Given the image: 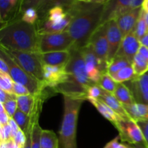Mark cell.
Returning a JSON list of instances; mask_svg holds the SVG:
<instances>
[{
  "label": "cell",
  "mask_w": 148,
  "mask_h": 148,
  "mask_svg": "<svg viewBox=\"0 0 148 148\" xmlns=\"http://www.w3.org/2000/svg\"><path fill=\"white\" fill-rule=\"evenodd\" d=\"M104 4L77 1L69 10L73 18L68 27L74 41L72 48L81 49L89 43L92 33L101 25Z\"/></svg>",
  "instance_id": "6da1fadb"
},
{
  "label": "cell",
  "mask_w": 148,
  "mask_h": 148,
  "mask_svg": "<svg viewBox=\"0 0 148 148\" xmlns=\"http://www.w3.org/2000/svg\"><path fill=\"white\" fill-rule=\"evenodd\" d=\"M39 34L36 25L17 19L1 27L0 45L10 51L38 53Z\"/></svg>",
  "instance_id": "7a4b0ae2"
},
{
  "label": "cell",
  "mask_w": 148,
  "mask_h": 148,
  "mask_svg": "<svg viewBox=\"0 0 148 148\" xmlns=\"http://www.w3.org/2000/svg\"><path fill=\"white\" fill-rule=\"evenodd\" d=\"M70 53V58L66 65L67 78L64 83L53 90L54 92L63 95L82 98L86 101L88 88L95 84L88 77L80 49L72 48Z\"/></svg>",
  "instance_id": "3957f363"
},
{
  "label": "cell",
  "mask_w": 148,
  "mask_h": 148,
  "mask_svg": "<svg viewBox=\"0 0 148 148\" xmlns=\"http://www.w3.org/2000/svg\"><path fill=\"white\" fill-rule=\"evenodd\" d=\"M85 100L64 95V116L59 131V147L77 148V127L82 103Z\"/></svg>",
  "instance_id": "277c9868"
},
{
  "label": "cell",
  "mask_w": 148,
  "mask_h": 148,
  "mask_svg": "<svg viewBox=\"0 0 148 148\" xmlns=\"http://www.w3.org/2000/svg\"><path fill=\"white\" fill-rule=\"evenodd\" d=\"M73 18V14L69 10L62 7L52 8L47 13L45 18L38 20L36 28L39 35L60 33L67 30Z\"/></svg>",
  "instance_id": "5b68a950"
},
{
  "label": "cell",
  "mask_w": 148,
  "mask_h": 148,
  "mask_svg": "<svg viewBox=\"0 0 148 148\" xmlns=\"http://www.w3.org/2000/svg\"><path fill=\"white\" fill-rule=\"evenodd\" d=\"M6 53L30 76L44 85V64L42 62L39 53L10 51L1 47ZM46 87V86H45Z\"/></svg>",
  "instance_id": "8992f818"
},
{
  "label": "cell",
  "mask_w": 148,
  "mask_h": 148,
  "mask_svg": "<svg viewBox=\"0 0 148 148\" xmlns=\"http://www.w3.org/2000/svg\"><path fill=\"white\" fill-rule=\"evenodd\" d=\"M0 57L2 58L7 64L10 69V75L14 82L23 85L28 89L31 95H40L46 88L42 83L30 76L22 67H20L7 53L1 48Z\"/></svg>",
  "instance_id": "52a82bcc"
},
{
  "label": "cell",
  "mask_w": 148,
  "mask_h": 148,
  "mask_svg": "<svg viewBox=\"0 0 148 148\" xmlns=\"http://www.w3.org/2000/svg\"><path fill=\"white\" fill-rule=\"evenodd\" d=\"M74 41L67 30L60 33L39 35L38 53L69 51Z\"/></svg>",
  "instance_id": "ba28073f"
},
{
  "label": "cell",
  "mask_w": 148,
  "mask_h": 148,
  "mask_svg": "<svg viewBox=\"0 0 148 148\" xmlns=\"http://www.w3.org/2000/svg\"><path fill=\"white\" fill-rule=\"evenodd\" d=\"M144 0H108L103 7L101 24L116 20L122 14L142 7Z\"/></svg>",
  "instance_id": "9c48e42d"
},
{
  "label": "cell",
  "mask_w": 148,
  "mask_h": 148,
  "mask_svg": "<svg viewBox=\"0 0 148 148\" xmlns=\"http://www.w3.org/2000/svg\"><path fill=\"white\" fill-rule=\"evenodd\" d=\"M119 131V136L122 142L132 145H140L145 147L143 132L136 121L131 118H123L114 124Z\"/></svg>",
  "instance_id": "30bf717a"
},
{
  "label": "cell",
  "mask_w": 148,
  "mask_h": 148,
  "mask_svg": "<svg viewBox=\"0 0 148 148\" xmlns=\"http://www.w3.org/2000/svg\"><path fill=\"white\" fill-rule=\"evenodd\" d=\"M80 51L85 60L88 77L93 83L98 84L102 75L107 72L108 64L97 56L90 45L88 44Z\"/></svg>",
  "instance_id": "8fae6325"
},
{
  "label": "cell",
  "mask_w": 148,
  "mask_h": 148,
  "mask_svg": "<svg viewBox=\"0 0 148 148\" xmlns=\"http://www.w3.org/2000/svg\"><path fill=\"white\" fill-rule=\"evenodd\" d=\"M88 45L99 59L107 64L108 55V43L107 38V23L101 24L92 33Z\"/></svg>",
  "instance_id": "7c38bea8"
},
{
  "label": "cell",
  "mask_w": 148,
  "mask_h": 148,
  "mask_svg": "<svg viewBox=\"0 0 148 148\" xmlns=\"http://www.w3.org/2000/svg\"><path fill=\"white\" fill-rule=\"evenodd\" d=\"M124 84L130 89L136 103L148 105V72Z\"/></svg>",
  "instance_id": "4fadbf2b"
},
{
  "label": "cell",
  "mask_w": 148,
  "mask_h": 148,
  "mask_svg": "<svg viewBox=\"0 0 148 148\" xmlns=\"http://www.w3.org/2000/svg\"><path fill=\"white\" fill-rule=\"evenodd\" d=\"M107 38L108 43V64L115 57L123 40V36L116 20L107 22Z\"/></svg>",
  "instance_id": "5bb4252c"
},
{
  "label": "cell",
  "mask_w": 148,
  "mask_h": 148,
  "mask_svg": "<svg viewBox=\"0 0 148 148\" xmlns=\"http://www.w3.org/2000/svg\"><path fill=\"white\" fill-rule=\"evenodd\" d=\"M44 85L46 88L54 89L64 83L67 78L65 66H51L44 65Z\"/></svg>",
  "instance_id": "9a60e30c"
},
{
  "label": "cell",
  "mask_w": 148,
  "mask_h": 148,
  "mask_svg": "<svg viewBox=\"0 0 148 148\" xmlns=\"http://www.w3.org/2000/svg\"><path fill=\"white\" fill-rule=\"evenodd\" d=\"M141 46L140 41L137 38L133 30L123 38L119 49L115 56L124 58L132 64L134 56L138 53Z\"/></svg>",
  "instance_id": "2e32d148"
},
{
  "label": "cell",
  "mask_w": 148,
  "mask_h": 148,
  "mask_svg": "<svg viewBox=\"0 0 148 148\" xmlns=\"http://www.w3.org/2000/svg\"><path fill=\"white\" fill-rule=\"evenodd\" d=\"M22 0H0V19L1 27L20 18Z\"/></svg>",
  "instance_id": "e0dca14e"
},
{
  "label": "cell",
  "mask_w": 148,
  "mask_h": 148,
  "mask_svg": "<svg viewBox=\"0 0 148 148\" xmlns=\"http://www.w3.org/2000/svg\"><path fill=\"white\" fill-rule=\"evenodd\" d=\"M141 12L142 7H139L122 14L116 20L119 27L121 30L123 38L133 30H134Z\"/></svg>",
  "instance_id": "ac0fdd59"
},
{
  "label": "cell",
  "mask_w": 148,
  "mask_h": 148,
  "mask_svg": "<svg viewBox=\"0 0 148 148\" xmlns=\"http://www.w3.org/2000/svg\"><path fill=\"white\" fill-rule=\"evenodd\" d=\"M70 55L71 53L69 50L40 53V57L44 65L65 66L69 62Z\"/></svg>",
  "instance_id": "d6986e66"
},
{
  "label": "cell",
  "mask_w": 148,
  "mask_h": 148,
  "mask_svg": "<svg viewBox=\"0 0 148 148\" xmlns=\"http://www.w3.org/2000/svg\"><path fill=\"white\" fill-rule=\"evenodd\" d=\"M77 0H44L37 9L38 20L45 18L50 10L56 7H64L69 10L76 3Z\"/></svg>",
  "instance_id": "ffe728a7"
},
{
  "label": "cell",
  "mask_w": 148,
  "mask_h": 148,
  "mask_svg": "<svg viewBox=\"0 0 148 148\" xmlns=\"http://www.w3.org/2000/svg\"><path fill=\"white\" fill-rule=\"evenodd\" d=\"M98 100L106 104L108 106H109L111 109L114 110L116 114H118L123 118H130V115L125 110L124 106L116 99L114 94L107 92L103 89L102 94Z\"/></svg>",
  "instance_id": "44dd1931"
},
{
  "label": "cell",
  "mask_w": 148,
  "mask_h": 148,
  "mask_svg": "<svg viewBox=\"0 0 148 148\" xmlns=\"http://www.w3.org/2000/svg\"><path fill=\"white\" fill-rule=\"evenodd\" d=\"M88 101L91 103L95 107L98 112L103 116L105 119L111 121L113 124H115L116 123L118 122L121 119H122L123 117L119 115L118 114L115 112L114 110L111 109L109 106L104 103L100 100H95V99H91L89 100Z\"/></svg>",
  "instance_id": "7402d4cb"
},
{
  "label": "cell",
  "mask_w": 148,
  "mask_h": 148,
  "mask_svg": "<svg viewBox=\"0 0 148 148\" xmlns=\"http://www.w3.org/2000/svg\"><path fill=\"white\" fill-rule=\"evenodd\" d=\"M40 95H33L30 94V95H23V96H17V102L18 109L30 116L34 111Z\"/></svg>",
  "instance_id": "603a6c76"
},
{
  "label": "cell",
  "mask_w": 148,
  "mask_h": 148,
  "mask_svg": "<svg viewBox=\"0 0 148 148\" xmlns=\"http://www.w3.org/2000/svg\"><path fill=\"white\" fill-rule=\"evenodd\" d=\"M114 95L124 106H129L136 103L130 89L124 83H118Z\"/></svg>",
  "instance_id": "cb8c5ba5"
},
{
  "label": "cell",
  "mask_w": 148,
  "mask_h": 148,
  "mask_svg": "<svg viewBox=\"0 0 148 148\" xmlns=\"http://www.w3.org/2000/svg\"><path fill=\"white\" fill-rule=\"evenodd\" d=\"M130 118L134 121L148 119V105L134 103L129 106H124Z\"/></svg>",
  "instance_id": "d4e9b609"
},
{
  "label": "cell",
  "mask_w": 148,
  "mask_h": 148,
  "mask_svg": "<svg viewBox=\"0 0 148 148\" xmlns=\"http://www.w3.org/2000/svg\"><path fill=\"white\" fill-rule=\"evenodd\" d=\"M39 115L40 114L31 116V148H41L40 137L43 129L39 124Z\"/></svg>",
  "instance_id": "484cf974"
},
{
  "label": "cell",
  "mask_w": 148,
  "mask_h": 148,
  "mask_svg": "<svg viewBox=\"0 0 148 148\" xmlns=\"http://www.w3.org/2000/svg\"><path fill=\"white\" fill-rule=\"evenodd\" d=\"M40 145L41 148H60L59 137L54 132L49 130H42Z\"/></svg>",
  "instance_id": "4316f807"
},
{
  "label": "cell",
  "mask_w": 148,
  "mask_h": 148,
  "mask_svg": "<svg viewBox=\"0 0 148 148\" xmlns=\"http://www.w3.org/2000/svg\"><path fill=\"white\" fill-rule=\"evenodd\" d=\"M132 65V64L123 57L119 56H115L109 63L108 64V68H107V73L109 74L111 76L118 72L121 69H124L126 66Z\"/></svg>",
  "instance_id": "83f0119b"
},
{
  "label": "cell",
  "mask_w": 148,
  "mask_h": 148,
  "mask_svg": "<svg viewBox=\"0 0 148 148\" xmlns=\"http://www.w3.org/2000/svg\"><path fill=\"white\" fill-rule=\"evenodd\" d=\"M111 77L117 83H124L134 79L136 77V75L132 66L130 65L119 70Z\"/></svg>",
  "instance_id": "f1b7e54d"
},
{
  "label": "cell",
  "mask_w": 148,
  "mask_h": 148,
  "mask_svg": "<svg viewBox=\"0 0 148 148\" xmlns=\"http://www.w3.org/2000/svg\"><path fill=\"white\" fill-rule=\"evenodd\" d=\"M136 76H142L148 72V62L140 53H137L132 64Z\"/></svg>",
  "instance_id": "f546056e"
},
{
  "label": "cell",
  "mask_w": 148,
  "mask_h": 148,
  "mask_svg": "<svg viewBox=\"0 0 148 148\" xmlns=\"http://www.w3.org/2000/svg\"><path fill=\"white\" fill-rule=\"evenodd\" d=\"M12 118L16 121L20 130H23L25 134L31 127V117L25 114V113L22 112L19 109H17V111H16Z\"/></svg>",
  "instance_id": "4dcf8cb0"
},
{
  "label": "cell",
  "mask_w": 148,
  "mask_h": 148,
  "mask_svg": "<svg viewBox=\"0 0 148 148\" xmlns=\"http://www.w3.org/2000/svg\"><path fill=\"white\" fill-rule=\"evenodd\" d=\"M117 82L113 79L112 77L108 73H104L98 82V85L104 90L114 94L117 86Z\"/></svg>",
  "instance_id": "1f68e13d"
},
{
  "label": "cell",
  "mask_w": 148,
  "mask_h": 148,
  "mask_svg": "<svg viewBox=\"0 0 148 148\" xmlns=\"http://www.w3.org/2000/svg\"><path fill=\"white\" fill-rule=\"evenodd\" d=\"M134 32V35H135V36L139 40H141L143 37H144L148 33V27L145 22V12L143 10V9H142L141 14H140V17H139L138 21H137V25H136Z\"/></svg>",
  "instance_id": "d6a6232c"
},
{
  "label": "cell",
  "mask_w": 148,
  "mask_h": 148,
  "mask_svg": "<svg viewBox=\"0 0 148 148\" xmlns=\"http://www.w3.org/2000/svg\"><path fill=\"white\" fill-rule=\"evenodd\" d=\"M14 82V80L9 74L0 72V90L9 93H13Z\"/></svg>",
  "instance_id": "836d02e7"
},
{
  "label": "cell",
  "mask_w": 148,
  "mask_h": 148,
  "mask_svg": "<svg viewBox=\"0 0 148 148\" xmlns=\"http://www.w3.org/2000/svg\"><path fill=\"white\" fill-rule=\"evenodd\" d=\"M21 20L31 25H36L38 20V14L36 9L29 8L25 10L21 15Z\"/></svg>",
  "instance_id": "e575fe53"
},
{
  "label": "cell",
  "mask_w": 148,
  "mask_h": 148,
  "mask_svg": "<svg viewBox=\"0 0 148 148\" xmlns=\"http://www.w3.org/2000/svg\"><path fill=\"white\" fill-rule=\"evenodd\" d=\"M102 92L103 89L98 84L92 85L88 88V92H87V100L88 101L91 99L98 100L102 94Z\"/></svg>",
  "instance_id": "d590c367"
},
{
  "label": "cell",
  "mask_w": 148,
  "mask_h": 148,
  "mask_svg": "<svg viewBox=\"0 0 148 148\" xmlns=\"http://www.w3.org/2000/svg\"><path fill=\"white\" fill-rule=\"evenodd\" d=\"M4 107V110L7 113L10 118H12L13 116L16 113V111L18 109V106H17V98H14V99H11L7 101L4 103H3Z\"/></svg>",
  "instance_id": "8d00e7d4"
},
{
  "label": "cell",
  "mask_w": 148,
  "mask_h": 148,
  "mask_svg": "<svg viewBox=\"0 0 148 148\" xmlns=\"http://www.w3.org/2000/svg\"><path fill=\"white\" fill-rule=\"evenodd\" d=\"M44 0H22L20 6V14L29 8H35L37 10Z\"/></svg>",
  "instance_id": "74e56055"
},
{
  "label": "cell",
  "mask_w": 148,
  "mask_h": 148,
  "mask_svg": "<svg viewBox=\"0 0 148 148\" xmlns=\"http://www.w3.org/2000/svg\"><path fill=\"white\" fill-rule=\"evenodd\" d=\"M0 139L1 143L12 140V132L9 124L4 126H0Z\"/></svg>",
  "instance_id": "f35d334b"
},
{
  "label": "cell",
  "mask_w": 148,
  "mask_h": 148,
  "mask_svg": "<svg viewBox=\"0 0 148 148\" xmlns=\"http://www.w3.org/2000/svg\"><path fill=\"white\" fill-rule=\"evenodd\" d=\"M13 94L16 96H23V95H30L28 89L23 85L17 82H14L13 85Z\"/></svg>",
  "instance_id": "ab89813d"
},
{
  "label": "cell",
  "mask_w": 148,
  "mask_h": 148,
  "mask_svg": "<svg viewBox=\"0 0 148 148\" xmlns=\"http://www.w3.org/2000/svg\"><path fill=\"white\" fill-rule=\"evenodd\" d=\"M13 140L15 143V144L18 145L19 147L24 148L26 141H27V136H26V134L23 130H20L16 134V135L14 136V138H13Z\"/></svg>",
  "instance_id": "60d3db41"
},
{
  "label": "cell",
  "mask_w": 148,
  "mask_h": 148,
  "mask_svg": "<svg viewBox=\"0 0 148 148\" xmlns=\"http://www.w3.org/2000/svg\"><path fill=\"white\" fill-rule=\"evenodd\" d=\"M139 127L143 132V136L145 139V147L148 148V119L146 120H139L137 121Z\"/></svg>",
  "instance_id": "b9f144b4"
},
{
  "label": "cell",
  "mask_w": 148,
  "mask_h": 148,
  "mask_svg": "<svg viewBox=\"0 0 148 148\" xmlns=\"http://www.w3.org/2000/svg\"><path fill=\"white\" fill-rule=\"evenodd\" d=\"M10 117L4 110L3 103H0V126H4L9 124Z\"/></svg>",
  "instance_id": "7bdbcfd3"
},
{
  "label": "cell",
  "mask_w": 148,
  "mask_h": 148,
  "mask_svg": "<svg viewBox=\"0 0 148 148\" xmlns=\"http://www.w3.org/2000/svg\"><path fill=\"white\" fill-rule=\"evenodd\" d=\"M119 140H120L119 136H118L117 137L114 138V140L110 141L108 143H107L104 148H127V145L121 144L119 143Z\"/></svg>",
  "instance_id": "ee69618b"
},
{
  "label": "cell",
  "mask_w": 148,
  "mask_h": 148,
  "mask_svg": "<svg viewBox=\"0 0 148 148\" xmlns=\"http://www.w3.org/2000/svg\"><path fill=\"white\" fill-rule=\"evenodd\" d=\"M17 98L16 95L13 93H9V92H5V91L0 90V103H4L7 101Z\"/></svg>",
  "instance_id": "f6af8a7d"
},
{
  "label": "cell",
  "mask_w": 148,
  "mask_h": 148,
  "mask_svg": "<svg viewBox=\"0 0 148 148\" xmlns=\"http://www.w3.org/2000/svg\"><path fill=\"white\" fill-rule=\"evenodd\" d=\"M9 124H10V127H11L12 132V140L14 137V136L16 135L17 132H18L19 130H20L19 126L17 125V124L16 123V121L13 119V118H10V121H9Z\"/></svg>",
  "instance_id": "bcb514c9"
},
{
  "label": "cell",
  "mask_w": 148,
  "mask_h": 148,
  "mask_svg": "<svg viewBox=\"0 0 148 148\" xmlns=\"http://www.w3.org/2000/svg\"><path fill=\"white\" fill-rule=\"evenodd\" d=\"M0 72L10 75V69H9L8 65L1 57H0Z\"/></svg>",
  "instance_id": "7dc6e473"
},
{
  "label": "cell",
  "mask_w": 148,
  "mask_h": 148,
  "mask_svg": "<svg viewBox=\"0 0 148 148\" xmlns=\"http://www.w3.org/2000/svg\"><path fill=\"white\" fill-rule=\"evenodd\" d=\"M138 53H140L143 57L145 58L148 62V48L146 46H141L140 48V50H139Z\"/></svg>",
  "instance_id": "c3c4849f"
},
{
  "label": "cell",
  "mask_w": 148,
  "mask_h": 148,
  "mask_svg": "<svg viewBox=\"0 0 148 148\" xmlns=\"http://www.w3.org/2000/svg\"><path fill=\"white\" fill-rule=\"evenodd\" d=\"M140 41L142 46H146V47L148 48V33L144 36V37H143V38H142Z\"/></svg>",
  "instance_id": "681fc988"
},
{
  "label": "cell",
  "mask_w": 148,
  "mask_h": 148,
  "mask_svg": "<svg viewBox=\"0 0 148 148\" xmlns=\"http://www.w3.org/2000/svg\"><path fill=\"white\" fill-rule=\"evenodd\" d=\"M142 9L145 12H148V0H144L142 5Z\"/></svg>",
  "instance_id": "f907efd6"
},
{
  "label": "cell",
  "mask_w": 148,
  "mask_h": 148,
  "mask_svg": "<svg viewBox=\"0 0 148 148\" xmlns=\"http://www.w3.org/2000/svg\"><path fill=\"white\" fill-rule=\"evenodd\" d=\"M108 0H91V2L95 3V4H105Z\"/></svg>",
  "instance_id": "816d5d0a"
},
{
  "label": "cell",
  "mask_w": 148,
  "mask_h": 148,
  "mask_svg": "<svg viewBox=\"0 0 148 148\" xmlns=\"http://www.w3.org/2000/svg\"><path fill=\"white\" fill-rule=\"evenodd\" d=\"M144 12H145V22L146 23H147V25L148 27V12H145V11Z\"/></svg>",
  "instance_id": "f5cc1de1"
},
{
  "label": "cell",
  "mask_w": 148,
  "mask_h": 148,
  "mask_svg": "<svg viewBox=\"0 0 148 148\" xmlns=\"http://www.w3.org/2000/svg\"><path fill=\"white\" fill-rule=\"evenodd\" d=\"M77 1H82V2H91V0H77Z\"/></svg>",
  "instance_id": "db71d44e"
},
{
  "label": "cell",
  "mask_w": 148,
  "mask_h": 148,
  "mask_svg": "<svg viewBox=\"0 0 148 148\" xmlns=\"http://www.w3.org/2000/svg\"><path fill=\"white\" fill-rule=\"evenodd\" d=\"M127 148H134V147H130V146H127Z\"/></svg>",
  "instance_id": "11a10c76"
},
{
  "label": "cell",
  "mask_w": 148,
  "mask_h": 148,
  "mask_svg": "<svg viewBox=\"0 0 148 148\" xmlns=\"http://www.w3.org/2000/svg\"><path fill=\"white\" fill-rule=\"evenodd\" d=\"M143 148H146V147H143Z\"/></svg>",
  "instance_id": "9f6ffc18"
}]
</instances>
